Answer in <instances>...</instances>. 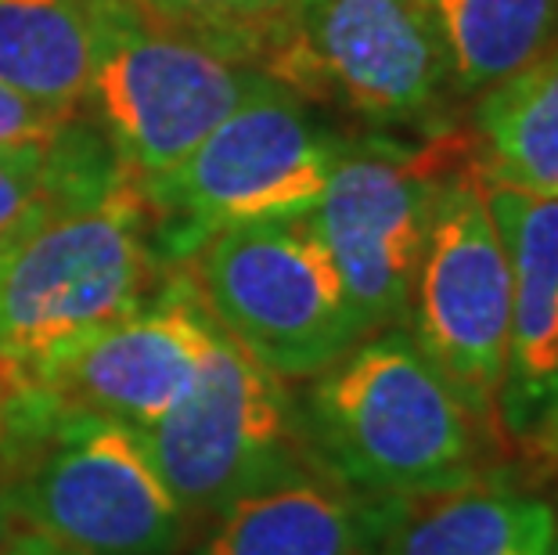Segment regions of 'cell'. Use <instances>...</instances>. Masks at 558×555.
<instances>
[{
    "mask_svg": "<svg viewBox=\"0 0 558 555\" xmlns=\"http://www.w3.org/2000/svg\"><path fill=\"white\" fill-rule=\"evenodd\" d=\"M295 415L311 462L364 494L411 502L483 480V422L400 325L317 372Z\"/></svg>",
    "mask_w": 558,
    "mask_h": 555,
    "instance_id": "obj_1",
    "label": "cell"
},
{
    "mask_svg": "<svg viewBox=\"0 0 558 555\" xmlns=\"http://www.w3.org/2000/svg\"><path fill=\"white\" fill-rule=\"evenodd\" d=\"M159 256L137 177L0 245V364L29 383L151 297Z\"/></svg>",
    "mask_w": 558,
    "mask_h": 555,
    "instance_id": "obj_2",
    "label": "cell"
},
{
    "mask_svg": "<svg viewBox=\"0 0 558 555\" xmlns=\"http://www.w3.org/2000/svg\"><path fill=\"white\" fill-rule=\"evenodd\" d=\"M8 469L19 527L73 555H173L192 527L134 430L40 389L11 426Z\"/></svg>",
    "mask_w": 558,
    "mask_h": 555,
    "instance_id": "obj_3",
    "label": "cell"
},
{
    "mask_svg": "<svg viewBox=\"0 0 558 555\" xmlns=\"http://www.w3.org/2000/svg\"><path fill=\"white\" fill-rule=\"evenodd\" d=\"M342 152L300 94L270 80L173 170L137 181L159 264L192 260L223 228L306 217Z\"/></svg>",
    "mask_w": 558,
    "mask_h": 555,
    "instance_id": "obj_4",
    "label": "cell"
},
{
    "mask_svg": "<svg viewBox=\"0 0 558 555\" xmlns=\"http://www.w3.org/2000/svg\"><path fill=\"white\" fill-rule=\"evenodd\" d=\"M192 260L213 325L284 383L314 379L364 339L347 286L306 217L223 228Z\"/></svg>",
    "mask_w": 558,
    "mask_h": 555,
    "instance_id": "obj_5",
    "label": "cell"
},
{
    "mask_svg": "<svg viewBox=\"0 0 558 555\" xmlns=\"http://www.w3.org/2000/svg\"><path fill=\"white\" fill-rule=\"evenodd\" d=\"M270 80L259 65L162 26L134 0H98L87 98L137 181L173 170Z\"/></svg>",
    "mask_w": 558,
    "mask_h": 555,
    "instance_id": "obj_6",
    "label": "cell"
},
{
    "mask_svg": "<svg viewBox=\"0 0 558 555\" xmlns=\"http://www.w3.org/2000/svg\"><path fill=\"white\" fill-rule=\"evenodd\" d=\"M259 69L375 123L422 120L454 84L425 0H292Z\"/></svg>",
    "mask_w": 558,
    "mask_h": 555,
    "instance_id": "obj_7",
    "label": "cell"
},
{
    "mask_svg": "<svg viewBox=\"0 0 558 555\" xmlns=\"http://www.w3.org/2000/svg\"><path fill=\"white\" fill-rule=\"evenodd\" d=\"M411 336L483 426L497 419L512 325V264L480 170L439 173L411 297Z\"/></svg>",
    "mask_w": 558,
    "mask_h": 555,
    "instance_id": "obj_8",
    "label": "cell"
},
{
    "mask_svg": "<svg viewBox=\"0 0 558 555\" xmlns=\"http://www.w3.org/2000/svg\"><path fill=\"white\" fill-rule=\"evenodd\" d=\"M134 433L187 519L217 516L253 483L306 458L284 379L220 328L181 405Z\"/></svg>",
    "mask_w": 558,
    "mask_h": 555,
    "instance_id": "obj_9",
    "label": "cell"
},
{
    "mask_svg": "<svg viewBox=\"0 0 558 555\" xmlns=\"http://www.w3.org/2000/svg\"><path fill=\"white\" fill-rule=\"evenodd\" d=\"M436 184L439 162L425 156L389 145L347 148L306 214L364 336L400 325L411 311Z\"/></svg>",
    "mask_w": 558,
    "mask_h": 555,
    "instance_id": "obj_10",
    "label": "cell"
},
{
    "mask_svg": "<svg viewBox=\"0 0 558 555\" xmlns=\"http://www.w3.org/2000/svg\"><path fill=\"white\" fill-rule=\"evenodd\" d=\"M213 336L217 325L192 275H173L120 322L44 364L29 386L62 411H90L145 430L195 386Z\"/></svg>",
    "mask_w": 558,
    "mask_h": 555,
    "instance_id": "obj_11",
    "label": "cell"
},
{
    "mask_svg": "<svg viewBox=\"0 0 558 555\" xmlns=\"http://www.w3.org/2000/svg\"><path fill=\"white\" fill-rule=\"evenodd\" d=\"M486 195L512 264V325L497 426L519 458L558 469V195L490 177Z\"/></svg>",
    "mask_w": 558,
    "mask_h": 555,
    "instance_id": "obj_12",
    "label": "cell"
},
{
    "mask_svg": "<svg viewBox=\"0 0 558 555\" xmlns=\"http://www.w3.org/2000/svg\"><path fill=\"white\" fill-rule=\"evenodd\" d=\"M400 509L306 455L223 505L198 555H378Z\"/></svg>",
    "mask_w": 558,
    "mask_h": 555,
    "instance_id": "obj_13",
    "label": "cell"
},
{
    "mask_svg": "<svg viewBox=\"0 0 558 555\" xmlns=\"http://www.w3.org/2000/svg\"><path fill=\"white\" fill-rule=\"evenodd\" d=\"M555 523L551 498L483 476L403 502L378 555H544Z\"/></svg>",
    "mask_w": 558,
    "mask_h": 555,
    "instance_id": "obj_14",
    "label": "cell"
},
{
    "mask_svg": "<svg viewBox=\"0 0 558 555\" xmlns=\"http://www.w3.org/2000/svg\"><path fill=\"white\" fill-rule=\"evenodd\" d=\"M98 55V0H0V84L76 112Z\"/></svg>",
    "mask_w": 558,
    "mask_h": 555,
    "instance_id": "obj_15",
    "label": "cell"
},
{
    "mask_svg": "<svg viewBox=\"0 0 558 555\" xmlns=\"http://www.w3.org/2000/svg\"><path fill=\"white\" fill-rule=\"evenodd\" d=\"M130 177L109 134L76 116L47 141L0 145V245Z\"/></svg>",
    "mask_w": 558,
    "mask_h": 555,
    "instance_id": "obj_16",
    "label": "cell"
},
{
    "mask_svg": "<svg viewBox=\"0 0 558 555\" xmlns=\"http://www.w3.org/2000/svg\"><path fill=\"white\" fill-rule=\"evenodd\" d=\"M476 123L490 181L558 195V47L483 91Z\"/></svg>",
    "mask_w": 558,
    "mask_h": 555,
    "instance_id": "obj_17",
    "label": "cell"
},
{
    "mask_svg": "<svg viewBox=\"0 0 558 555\" xmlns=\"http://www.w3.org/2000/svg\"><path fill=\"white\" fill-rule=\"evenodd\" d=\"M444 37L450 76L465 94L501 84L544 55L558 29V0H425Z\"/></svg>",
    "mask_w": 558,
    "mask_h": 555,
    "instance_id": "obj_18",
    "label": "cell"
},
{
    "mask_svg": "<svg viewBox=\"0 0 558 555\" xmlns=\"http://www.w3.org/2000/svg\"><path fill=\"white\" fill-rule=\"evenodd\" d=\"M134 4L162 26L192 33L242 62L256 58L259 65L267 37L292 0H134Z\"/></svg>",
    "mask_w": 558,
    "mask_h": 555,
    "instance_id": "obj_19",
    "label": "cell"
},
{
    "mask_svg": "<svg viewBox=\"0 0 558 555\" xmlns=\"http://www.w3.org/2000/svg\"><path fill=\"white\" fill-rule=\"evenodd\" d=\"M76 112L47 109V105L26 98L15 87L0 84V145H22V141L54 137Z\"/></svg>",
    "mask_w": 558,
    "mask_h": 555,
    "instance_id": "obj_20",
    "label": "cell"
},
{
    "mask_svg": "<svg viewBox=\"0 0 558 555\" xmlns=\"http://www.w3.org/2000/svg\"><path fill=\"white\" fill-rule=\"evenodd\" d=\"M0 555H73V552H69V548H62V545H54L51 538L37 534V530H26V527H19L15 534H11L8 548L0 552Z\"/></svg>",
    "mask_w": 558,
    "mask_h": 555,
    "instance_id": "obj_21",
    "label": "cell"
},
{
    "mask_svg": "<svg viewBox=\"0 0 558 555\" xmlns=\"http://www.w3.org/2000/svg\"><path fill=\"white\" fill-rule=\"evenodd\" d=\"M22 386L15 375H11L4 364H0V458H4V436H8V426H11V411H15V400L22 394Z\"/></svg>",
    "mask_w": 558,
    "mask_h": 555,
    "instance_id": "obj_22",
    "label": "cell"
},
{
    "mask_svg": "<svg viewBox=\"0 0 558 555\" xmlns=\"http://www.w3.org/2000/svg\"><path fill=\"white\" fill-rule=\"evenodd\" d=\"M8 462L0 458V552L8 548L11 534L19 530V516H15V505H11V483H8Z\"/></svg>",
    "mask_w": 558,
    "mask_h": 555,
    "instance_id": "obj_23",
    "label": "cell"
},
{
    "mask_svg": "<svg viewBox=\"0 0 558 555\" xmlns=\"http://www.w3.org/2000/svg\"><path fill=\"white\" fill-rule=\"evenodd\" d=\"M544 555H558V523H555V538H551V545H548V552Z\"/></svg>",
    "mask_w": 558,
    "mask_h": 555,
    "instance_id": "obj_24",
    "label": "cell"
}]
</instances>
